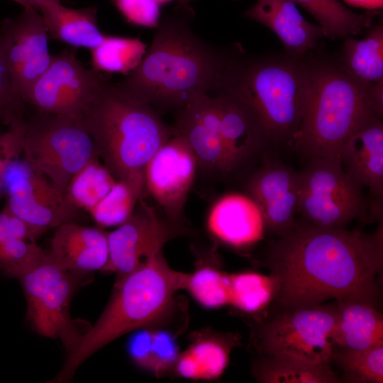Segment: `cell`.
<instances>
[{
  "label": "cell",
  "mask_w": 383,
  "mask_h": 383,
  "mask_svg": "<svg viewBox=\"0 0 383 383\" xmlns=\"http://www.w3.org/2000/svg\"><path fill=\"white\" fill-rule=\"evenodd\" d=\"M267 260L278 284L275 298L285 309L330 299L375 303L383 266L382 218L370 233L296 221L271 245Z\"/></svg>",
  "instance_id": "6da1fadb"
},
{
  "label": "cell",
  "mask_w": 383,
  "mask_h": 383,
  "mask_svg": "<svg viewBox=\"0 0 383 383\" xmlns=\"http://www.w3.org/2000/svg\"><path fill=\"white\" fill-rule=\"evenodd\" d=\"M183 11L159 23L139 65L113 83L116 89L152 107L182 109L220 89L230 60L193 33Z\"/></svg>",
  "instance_id": "7a4b0ae2"
},
{
  "label": "cell",
  "mask_w": 383,
  "mask_h": 383,
  "mask_svg": "<svg viewBox=\"0 0 383 383\" xmlns=\"http://www.w3.org/2000/svg\"><path fill=\"white\" fill-rule=\"evenodd\" d=\"M188 275L172 269L160 250L135 270L118 277L105 309L67 353L62 367L50 382H67L98 350L162 318L172 306L175 293L185 289Z\"/></svg>",
  "instance_id": "3957f363"
},
{
  "label": "cell",
  "mask_w": 383,
  "mask_h": 383,
  "mask_svg": "<svg viewBox=\"0 0 383 383\" xmlns=\"http://www.w3.org/2000/svg\"><path fill=\"white\" fill-rule=\"evenodd\" d=\"M82 121L97 156L116 180L143 173L172 135L151 106L123 94L108 80L89 102Z\"/></svg>",
  "instance_id": "277c9868"
},
{
  "label": "cell",
  "mask_w": 383,
  "mask_h": 383,
  "mask_svg": "<svg viewBox=\"0 0 383 383\" xmlns=\"http://www.w3.org/2000/svg\"><path fill=\"white\" fill-rule=\"evenodd\" d=\"M309 67L308 100L290 146L307 161L340 158L351 135L370 117H382L383 107L341 66Z\"/></svg>",
  "instance_id": "5b68a950"
},
{
  "label": "cell",
  "mask_w": 383,
  "mask_h": 383,
  "mask_svg": "<svg viewBox=\"0 0 383 383\" xmlns=\"http://www.w3.org/2000/svg\"><path fill=\"white\" fill-rule=\"evenodd\" d=\"M309 84L310 67L294 60L230 62L218 90L238 96L254 110L270 143L290 146Z\"/></svg>",
  "instance_id": "8992f818"
},
{
  "label": "cell",
  "mask_w": 383,
  "mask_h": 383,
  "mask_svg": "<svg viewBox=\"0 0 383 383\" xmlns=\"http://www.w3.org/2000/svg\"><path fill=\"white\" fill-rule=\"evenodd\" d=\"M95 155L83 121L36 111L27 121L22 158L64 195L73 176Z\"/></svg>",
  "instance_id": "52a82bcc"
},
{
  "label": "cell",
  "mask_w": 383,
  "mask_h": 383,
  "mask_svg": "<svg viewBox=\"0 0 383 383\" xmlns=\"http://www.w3.org/2000/svg\"><path fill=\"white\" fill-rule=\"evenodd\" d=\"M299 174L297 213L302 221L321 228H345L365 215L363 187L345 172L340 158L308 160Z\"/></svg>",
  "instance_id": "ba28073f"
},
{
  "label": "cell",
  "mask_w": 383,
  "mask_h": 383,
  "mask_svg": "<svg viewBox=\"0 0 383 383\" xmlns=\"http://www.w3.org/2000/svg\"><path fill=\"white\" fill-rule=\"evenodd\" d=\"M77 277L45 250L40 259L17 279L25 294L26 319L31 328L43 337L60 340L67 353L74 350L82 336L70 314Z\"/></svg>",
  "instance_id": "9c48e42d"
},
{
  "label": "cell",
  "mask_w": 383,
  "mask_h": 383,
  "mask_svg": "<svg viewBox=\"0 0 383 383\" xmlns=\"http://www.w3.org/2000/svg\"><path fill=\"white\" fill-rule=\"evenodd\" d=\"M335 314L336 303L286 309L262 327L259 345L267 355L330 365Z\"/></svg>",
  "instance_id": "30bf717a"
},
{
  "label": "cell",
  "mask_w": 383,
  "mask_h": 383,
  "mask_svg": "<svg viewBox=\"0 0 383 383\" xmlns=\"http://www.w3.org/2000/svg\"><path fill=\"white\" fill-rule=\"evenodd\" d=\"M76 48L64 50L36 82L26 104L36 112L82 121L84 111L106 74L87 69L77 58Z\"/></svg>",
  "instance_id": "8fae6325"
},
{
  "label": "cell",
  "mask_w": 383,
  "mask_h": 383,
  "mask_svg": "<svg viewBox=\"0 0 383 383\" xmlns=\"http://www.w3.org/2000/svg\"><path fill=\"white\" fill-rule=\"evenodd\" d=\"M21 157L10 162L4 171V206L27 224L45 232L77 222L80 210L70 204L62 193Z\"/></svg>",
  "instance_id": "7c38bea8"
},
{
  "label": "cell",
  "mask_w": 383,
  "mask_h": 383,
  "mask_svg": "<svg viewBox=\"0 0 383 383\" xmlns=\"http://www.w3.org/2000/svg\"><path fill=\"white\" fill-rule=\"evenodd\" d=\"M48 35L40 12L32 6L0 23V42L12 88L24 104L52 62Z\"/></svg>",
  "instance_id": "4fadbf2b"
},
{
  "label": "cell",
  "mask_w": 383,
  "mask_h": 383,
  "mask_svg": "<svg viewBox=\"0 0 383 383\" xmlns=\"http://www.w3.org/2000/svg\"><path fill=\"white\" fill-rule=\"evenodd\" d=\"M171 223L140 199L131 216L107 233L109 260L101 271L120 277L137 269L174 236L176 230Z\"/></svg>",
  "instance_id": "5bb4252c"
},
{
  "label": "cell",
  "mask_w": 383,
  "mask_h": 383,
  "mask_svg": "<svg viewBox=\"0 0 383 383\" xmlns=\"http://www.w3.org/2000/svg\"><path fill=\"white\" fill-rule=\"evenodd\" d=\"M197 168L196 157L187 142L172 133L144 169L146 193L174 223L182 215Z\"/></svg>",
  "instance_id": "9a60e30c"
},
{
  "label": "cell",
  "mask_w": 383,
  "mask_h": 383,
  "mask_svg": "<svg viewBox=\"0 0 383 383\" xmlns=\"http://www.w3.org/2000/svg\"><path fill=\"white\" fill-rule=\"evenodd\" d=\"M245 189L261 211L265 229L280 237L294 228L300 193L299 172L278 160H265L249 176Z\"/></svg>",
  "instance_id": "2e32d148"
},
{
  "label": "cell",
  "mask_w": 383,
  "mask_h": 383,
  "mask_svg": "<svg viewBox=\"0 0 383 383\" xmlns=\"http://www.w3.org/2000/svg\"><path fill=\"white\" fill-rule=\"evenodd\" d=\"M172 131L187 142L198 167L216 174L232 172L221 133L215 96L201 95L182 108Z\"/></svg>",
  "instance_id": "e0dca14e"
},
{
  "label": "cell",
  "mask_w": 383,
  "mask_h": 383,
  "mask_svg": "<svg viewBox=\"0 0 383 383\" xmlns=\"http://www.w3.org/2000/svg\"><path fill=\"white\" fill-rule=\"evenodd\" d=\"M340 161L345 172L366 187L372 197L371 217L382 218L383 123L382 117L367 118L343 145Z\"/></svg>",
  "instance_id": "ac0fdd59"
},
{
  "label": "cell",
  "mask_w": 383,
  "mask_h": 383,
  "mask_svg": "<svg viewBox=\"0 0 383 383\" xmlns=\"http://www.w3.org/2000/svg\"><path fill=\"white\" fill-rule=\"evenodd\" d=\"M215 98L233 172L257 157L270 143L260 118L246 102L224 91Z\"/></svg>",
  "instance_id": "d6986e66"
},
{
  "label": "cell",
  "mask_w": 383,
  "mask_h": 383,
  "mask_svg": "<svg viewBox=\"0 0 383 383\" xmlns=\"http://www.w3.org/2000/svg\"><path fill=\"white\" fill-rule=\"evenodd\" d=\"M62 267L76 275L101 271L109 260L107 233L68 222L55 230L48 250Z\"/></svg>",
  "instance_id": "ffe728a7"
},
{
  "label": "cell",
  "mask_w": 383,
  "mask_h": 383,
  "mask_svg": "<svg viewBox=\"0 0 383 383\" xmlns=\"http://www.w3.org/2000/svg\"><path fill=\"white\" fill-rule=\"evenodd\" d=\"M207 226L222 242L235 248L251 245L263 237L261 211L248 194L229 193L218 198L210 209Z\"/></svg>",
  "instance_id": "44dd1931"
},
{
  "label": "cell",
  "mask_w": 383,
  "mask_h": 383,
  "mask_svg": "<svg viewBox=\"0 0 383 383\" xmlns=\"http://www.w3.org/2000/svg\"><path fill=\"white\" fill-rule=\"evenodd\" d=\"M244 16L270 28L296 54L308 51L326 37L320 26L303 17L293 0H257Z\"/></svg>",
  "instance_id": "7402d4cb"
},
{
  "label": "cell",
  "mask_w": 383,
  "mask_h": 383,
  "mask_svg": "<svg viewBox=\"0 0 383 383\" xmlns=\"http://www.w3.org/2000/svg\"><path fill=\"white\" fill-rule=\"evenodd\" d=\"M333 348L364 350L383 344V317L375 303L347 298L336 302Z\"/></svg>",
  "instance_id": "603a6c76"
},
{
  "label": "cell",
  "mask_w": 383,
  "mask_h": 383,
  "mask_svg": "<svg viewBox=\"0 0 383 383\" xmlns=\"http://www.w3.org/2000/svg\"><path fill=\"white\" fill-rule=\"evenodd\" d=\"M342 62L346 73L383 106L382 26L372 27L362 40L348 37L343 46Z\"/></svg>",
  "instance_id": "cb8c5ba5"
},
{
  "label": "cell",
  "mask_w": 383,
  "mask_h": 383,
  "mask_svg": "<svg viewBox=\"0 0 383 383\" xmlns=\"http://www.w3.org/2000/svg\"><path fill=\"white\" fill-rule=\"evenodd\" d=\"M39 11L49 35L74 48L91 50L99 45L105 36L98 27L96 7L71 9L61 4L59 0Z\"/></svg>",
  "instance_id": "d4e9b609"
},
{
  "label": "cell",
  "mask_w": 383,
  "mask_h": 383,
  "mask_svg": "<svg viewBox=\"0 0 383 383\" xmlns=\"http://www.w3.org/2000/svg\"><path fill=\"white\" fill-rule=\"evenodd\" d=\"M255 377L265 383H336L341 382L330 365L310 362L287 355H270L257 363Z\"/></svg>",
  "instance_id": "484cf974"
},
{
  "label": "cell",
  "mask_w": 383,
  "mask_h": 383,
  "mask_svg": "<svg viewBox=\"0 0 383 383\" xmlns=\"http://www.w3.org/2000/svg\"><path fill=\"white\" fill-rule=\"evenodd\" d=\"M146 194L144 172L117 180L106 196L88 213L101 228L118 226Z\"/></svg>",
  "instance_id": "4316f807"
},
{
  "label": "cell",
  "mask_w": 383,
  "mask_h": 383,
  "mask_svg": "<svg viewBox=\"0 0 383 383\" xmlns=\"http://www.w3.org/2000/svg\"><path fill=\"white\" fill-rule=\"evenodd\" d=\"M231 344L214 339L195 342L180 354L175 363L177 373L185 378H218L228 363Z\"/></svg>",
  "instance_id": "83f0119b"
},
{
  "label": "cell",
  "mask_w": 383,
  "mask_h": 383,
  "mask_svg": "<svg viewBox=\"0 0 383 383\" xmlns=\"http://www.w3.org/2000/svg\"><path fill=\"white\" fill-rule=\"evenodd\" d=\"M116 181L95 155L71 179L65 197L74 208L89 213L106 196Z\"/></svg>",
  "instance_id": "f1b7e54d"
},
{
  "label": "cell",
  "mask_w": 383,
  "mask_h": 383,
  "mask_svg": "<svg viewBox=\"0 0 383 383\" xmlns=\"http://www.w3.org/2000/svg\"><path fill=\"white\" fill-rule=\"evenodd\" d=\"M293 1L313 16L326 37L331 39L358 34L372 23V16L370 13H356L338 0Z\"/></svg>",
  "instance_id": "f546056e"
},
{
  "label": "cell",
  "mask_w": 383,
  "mask_h": 383,
  "mask_svg": "<svg viewBox=\"0 0 383 383\" xmlns=\"http://www.w3.org/2000/svg\"><path fill=\"white\" fill-rule=\"evenodd\" d=\"M129 338L128 351L138 365L157 374L174 365L177 350L172 335L165 331L139 328Z\"/></svg>",
  "instance_id": "4dcf8cb0"
},
{
  "label": "cell",
  "mask_w": 383,
  "mask_h": 383,
  "mask_svg": "<svg viewBox=\"0 0 383 383\" xmlns=\"http://www.w3.org/2000/svg\"><path fill=\"white\" fill-rule=\"evenodd\" d=\"M146 51V45L138 38L105 35L101 44L91 50V63L99 72L128 74Z\"/></svg>",
  "instance_id": "1f68e13d"
},
{
  "label": "cell",
  "mask_w": 383,
  "mask_h": 383,
  "mask_svg": "<svg viewBox=\"0 0 383 383\" xmlns=\"http://www.w3.org/2000/svg\"><path fill=\"white\" fill-rule=\"evenodd\" d=\"M278 289L277 281L272 274L257 272L230 274V304L248 313L265 308Z\"/></svg>",
  "instance_id": "d6a6232c"
},
{
  "label": "cell",
  "mask_w": 383,
  "mask_h": 383,
  "mask_svg": "<svg viewBox=\"0 0 383 383\" xmlns=\"http://www.w3.org/2000/svg\"><path fill=\"white\" fill-rule=\"evenodd\" d=\"M331 362L343 371L345 382H383V344L364 350L333 348Z\"/></svg>",
  "instance_id": "836d02e7"
},
{
  "label": "cell",
  "mask_w": 383,
  "mask_h": 383,
  "mask_svg": "<svg viewBox=\"0 0 383 383\" xmlns=\"http://www.w3.org/2000/svg\"><path fill=\"white\" fill-rule=\"evenodd\" d=\"M230 274L205 266L189 274L185 289L202 306L218 308L230 303Z\"/></svg>",
  "instance_id": "e575fe53"
},
{
  "label": "cell",
  "mask_w": 383,
  "mask_h": 383,
  "mask_svg": "<svg viewBox=\"0 0 383 383\" xmlns=\"http://www.w3.org/2000/svg\"><path fill=\"white\" fill-rule=\"evenodd\" d=\"M45 252L36 241L0 238V271L6 277L18 279L35 265Z\"/></svg>",
  "instance_id": "d590c367"
},
{
  "label": "cell",
  "mask_w": 383,
  "mask_h": 383,
  "mask_svg": "<svg viewBox=\"0 0 383 383\" xmlns=\"http://www.w3.org/2000/svg\"><path fill=\"white\" fill-rule=\"evenodd\" d=\"M26 127L27 121L21 116L0 132V198L2 196L3 176L7 165L21 156Z\"/></svg>",
  "instance_id": "8d00e7d4"
},
{
  "label": "cell",
  "mask_w": 383,
  "mask_h": 383,
  "mask_svg": "<svg viewBox=\"0 0 383 383\" xmlns=\"http://www.w3.org/2000/svg\"><path fill=\"white\" fill-rule=\"evenodd\" d=\"M124 18L143 27L155 28L160 23V4L155 0H112Z\"/></svg>",
  "instance_id": "74e56055"
},
{
  "label": "cell",
  "mask_w": 383,
  "mask_h": 383,
  "mask_svg": "<svg viewBox=\"0 0 383 383\" xmlns=\"http://www.w3.org/2000/svg\"><path fill=\"white\" fill-rule=\"evenodd\" d=\"M24 104L15 94L0 42V124L8 126L23 116Z\"/></svg>",
  "instance_id": "f35d334b"
},
{
  "label": "cell",
  "mask_w": 383,
  "mask_h": 383,
  "mask_svg": "<svg viewBox=\"0 0 383 383\" xmlns=\"http://www.w3.org/2000/svg\"><path fill=\"white\" fill-rule=\"evenodd\" d=\"M347 4L367 10L381 9L383 0H343Z\"/></svg>",
  "instance_id": "ab89813d"
},
{
  "label": "cell",
  "mask_w": 383,
  "mask_h": 383,
  "mask_svg": "<svg viewBox=\"0 0 383 383\" xmlns=\"http://www.w3.org/2000/svg\"><path fill=\"white\" fill-rule=\"evenodd\" d=\"M29 6L37 9L38 11L45 6L59 0H26Z\"/></svg>",
  "instance_id": "60d3db41"
},
{
  "label": "cell",
  "mask_w": 383,
  "mask_h": 383,
  "mask_svg": "<svg viewBox=\"0 0 383 383\" xmlns=\"http://www.w3.org/2000/svg\"><path fill=\"white\" fill-rule=\"evenodd\" d=\"M19 4H21V6H23L24 8H26V7H30V6H29V4L26 2V0H12Z\"/></svg>",
  "instance_id": "b9f144b4"
},
{
  "label": "cell",
  "mask_w": 383,
  "mask_h": 383,
  "mask_svg": "<svg viewBox=\"0 0 383 383\" xmlns=\"http://www.w3.org/2000/svg\"><path fill=\"white\" fill-rule=\"evenodd\" d=\"M160 5L171 2L174 0H155ZM182 3V0H178Z\"/></svg>",
  "instance_id": "7bdbcfd3"
},
{
  "label": "cell",
  "mask_w": 383,
  "mask_h": 383,
  "mask_svg": "<svg viewBox=\"0 0 383 383\" xmlns=\"http://www.w3.org/2000/svg\"><path fill=\"white\" fill-rule=\"evenodd\" d=\"M189 0H182V4H187V2H188Z\"/></svg>",
  "instance_id": "ee69618b"
},
{
  "label": "cell",
  "mask_w": 383,
  "mask_h": 383,
  "mask_svg": "<svg viewBox=\"0 0 383 383\" xmlns=\"http://www.w3.org/2000/svg\"><path fill=\"white\" fill-rule=\"evenodd\" d=\"M0 126H2L1 124H0ZM1 132V131H0Z\"/></svg>",
  "instance_id": "f6af8a7d"
}]
</instances>
